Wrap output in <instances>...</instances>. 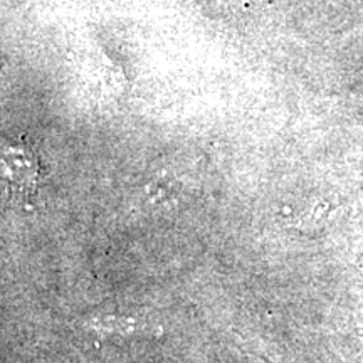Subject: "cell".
<instances>
[{"instance_id":"1","label":"cell","mask_w":363,"mask_h":363,"mask_svg":"<svg viewBox=\"0 0 363 363\" xmlns=\"http://www.w3.org/2000/svg\"><path fill=\"white\" fill-rule=\"evenodd\" d=\"M4 185L9 195L17 199H27L34 194L38 179V163L33 152L22 145H11L4 150Z\"/></svg>"}]
</instances>
